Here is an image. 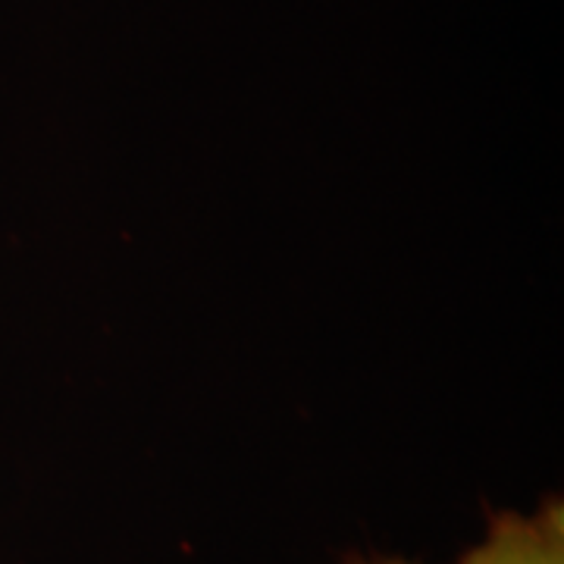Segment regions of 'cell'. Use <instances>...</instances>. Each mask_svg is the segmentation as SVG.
Wrapping results in <instances>:
<instances>
[{
	"instance_id": "6da1fadb",
	"label": "cell",
	"mask_w": 564,
	"mask_h": 564,
	"mask_svg": "<svg viewBox=\"0 0 564 564\" xmlns=\"http://www.w3.org/2000/svg\"><path fill=\"white\" fill-rule=\"evenodd\" d=\"M458 564H564V505L555 499L530 514H496L484 540Z\"/></svg>"
},
{
	"instance_id": "7a4b0ae2",
	"label": "cell",
	"mask_w": 564,
	"mask_h": 564,
	"mask_svg": "<svg viewBox=\"0 0 564 564\" xmlns=\"http://www.w3.org/2000/svg\"><path fill=\"white\" fill-rule=\"evenodd\" d=\"M348 564H414L408 558H395V555H358V558H348Z\"/></svg>"
}]
</instances>
